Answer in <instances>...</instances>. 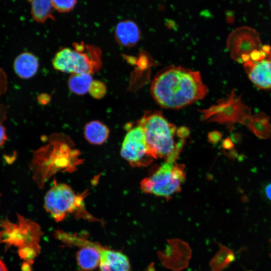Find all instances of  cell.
<instances>
[{
  "label": "cell",
  "instance_id": "obj_1",
  "mask_svg": "<svg viewBox=\"0 0 271 271\" xmlns=\"http://www.w3.org/2000/svg\"><path fill=\"white\" fill-rule=\"evenodd\" d=\"M208 92L199 72L180 66L163 68L155 76L151 95L162 108L178 109L204 98Z\"/></svg>",
  "mask_w": 271,
  "mask_h": 271
},
{
  "label": "cell",
  "instance_id": "obj_2",
  "mask_svg": "<svg viewBox=\"0 0 271 271\" xmlns=\"http://www.w3.org/2000/svg\"><path fill=\"white\" fill-rule=\"evenodd\" d=\"M147 144L156 159L175 162L179 158L189 135L185 126L177 127L158 110L147 111L138 121Z\"/></svg>",
  "mask_w": 271,
  "mask_h": 271
},
{
  "label": "cell",
  "instance_id": "obj_3",
  "mask_svg": "<svg viewBox=\"0 0 271 271\" xmlns=\"http://www.w3.org/2000/svg\"><path fill=\"white\" fill-rule=\"evenodd\" d=\"M102 52L94 45L75 42L72 48L63 47L54 55L52 64L56 70L74 74H94L102 66Z\"/></svg>",
  "mask_w": 271,
  "mask_h": 271
},
{
  "label": "cell",
  "instance_id": "obj_4",
  "mask_svg": "<svg viewBox=\"0 0 271 271\" xmlns=\"http://www.w3.org/2000/svg\"><path fill=\"white\" fill-rule=\"evenodd\" d=\"M87 195V191L77 194L68 185L55 181L44 197V208L58 222L71 214L90 221L98 220L85 208L84 199Z\"/></svg>",
  "mask_w": 271,
  "mask_h": 271
},
{
  "label": "cell",
  "instance_id": "obj_5",
  "mask_svg": "<svg viewBox=\"0 0 271 271\" xmlns=\"http://www.w3.org/2000/svg\"><path fill=\"white\" fill-rule=\"evenodd\" d=\"M186 175L183 164L165 162L151 169L148 176L141 182L140 187L146 194L169 199L181 191Z\"/></svg>",
  "mask_w": 271,
  "mask_h": 271
},
{
  "label": "cell",
  "instance_id": "obj_6",
  "mask_svg": "<svg viewBox=\"0 0 271 271\" xmlns=\"http://www.w3.org/2000/svg\"><path fill=\"white\" fill-rule=\"evenodd\" d=\"M40 228L35 222L18 215L13 223L6 219L0 223V243L19 248V254L25 259H32L38 250Z\"/></svg>",
  "mask_w": 271,
  "mask_h": 271
},
{
  "label": "cell",
  "instance_id": "obj_7",
  "mask_svg": "<svg viewBox=\"0 0 271 271\" xmlns=\"http://www.w3.org/2000/svg\"><path fill=\"white\" fill-rule=\"evenodd\" d=\"M120 155L133 167L148 166L156 159L147 144L143 128L137 123L127 130Z\"/></svg>",
  "mask_w": 271,
  "mask_h": 271
},
{
  "label": "cell",
  "instance_id": "obj_8",
  "mask_svg": "<svg viewBox=\"0 0 271 271\" xmlns=\"http://www.w3.org/2000/svg\"><path fill=\"white\" fill-rule=\"evenodd\" d=\"M259 33L254 29L242 26L231 32L227 41L231 57L239 63L250 60V55L262 48Z\"/></svg>",
  "mask_w": 271,
  "mask_h": 271
},
{
  "label": "cell",
  "instance_id": "obj_9",
  "mask_svg": "<svg viewBox=\"0 0 271 271\" xmlns=\"http://www.w3.org/2000/svg\"><path fill=\"white\" fill-rule=\"evenodd\" d=\"M212 114L214 115L213 121L231 126L236 122L241 123L245 117L250 115V108L242 102L240 96H236L233 90L228 98L215 107Z\"/></svg>",
  "mask_w": 271,
  "mask_h": 271
},
{
  "label": "cell",
  "instance_id": "obj_10",
  "mask_svg": "<svg viewBox=\"0 0 271 271\" xmlns=\"http://www.w3.org/2000/svg\"><path fill=\"white\" fill-rule=\"evenodd\" d=\"M251 81L260 89L271 88V61L262 60L253 62L250 60L243 64Z\"/></svg>",
  "mask_w": 271,
  "mask_h": 271
},
{
  "label": "cell",
  "instance_id": "obj_11",
  "mask_svg": "<svg viewBox=\"0 0 271 271\" xmlns=\"http://www.w3.org/2000/svg\"><path fill=\"white\" fill-rule=\"evenodd\" d=\"M100 271H131L127 257L121 252L103 247L100 251Z\"/></svg>",
  "mask_w": 271,
  "mask_h": 271
},
{
  "label": "cell",
  "instance_id": "obj_12",
  "mask_svg": "<svg viewBox=\"0 0 271 271\" xmlns=\"http://www.w3.org/2000/svg\"><path fill=\"white\" fill-rule=\"evenodd\" d=\"M114 37L121 46L131 47L136 45L140 38V31L137 25L132 21L119 22L114 29Z\"/></svg>",
  "mask_w": 271,
  "mask_h": 271
},
{
  "label": "cell",
  "instance_id": "obj_13",
  "mask_svg": "<svg viewBox=\"0 0 271 271\" xmlns=\"http://www.w3.org/2000/svg\"><path fill=\"white\" fill-rule=\"evenodd\" d=\"M39 67L38 58L33 54L25 52L18 55L14 61L15 73L22 79H30L37 73Z\"/></svg>",
  "mask_w": 271,
  "mask_h": 271
},
{
  "label": "cell",
  "instance_id": "obj_14",
  "mask_svg": "<svg viewBox=\"0 0 271 271\" xmlns=\"http://www.w3.org/2000/svg\"><path fill=\"white\" fill-rule=\"evenodd\" d=\"M103 247L91 242L81 247L76 254V260L79 266L84 270H92L99 264L100 251Z\"/></svg>",
  "mask_w": 271,
  "mask_h": 271
},
{
  "label": "cell",
  "instance_id": "obj_15",
  "mask_svg": "<svg viewBox=\"0 0 271 271\" xmlns=\"http://www.w3.org/2000/svg\"><path fill=\"white\" fill-rule=\"evenodd\" d=\"M258 138L267 139L271 134L269 117L265 113L260 112L247 116L241 122Z\"/></svg>",
  "mask_w": 271,
  "mask_h": 271
},
{
  "label": "cell",
  "instance_id": "obj_16",
  "mask_svg": "<svg viewBox=\"0 0 271 271\" xmlns=\"http://www.w3.org/2000/svg\"><path fill=\"white\" fill-rule=\"evenodd\" d=\"M84 134L86 140L89 143L96 145H101L108 139L109 129L102 122L92 120L85 124Z\"/></svg>",
  "mask_w": 271,
  "mask_h": 271
},
{
  "label": "cell",
  "instance_id": "obj_17",
  "mask_svg": "<svg viewBox=\"0 0 271 271\" xmlns=\"http://www.w3.org/2000/svg\"><path fill=\"white\" fill-rule=\"evenodd\" d=\"M93 81L91 74L86 73L71 74L67 80L68 86L73 93L83 95L88 92Z\"/></svg>",
  "mask_w": 271,
  "mask_h": 271
},
{
  "label": "cell",
  "instance_id": "obj_18",
  "mask_svg": "<svg viewBox=\"0 0 271 271\" xmlns=\"http://www.w3.org/2000/svg\"><path fill=\"white\" fill-rule=\"evenodd\" d=\"M31 5V13L37 22L44 23L49 19H54L52 15V0H28Z\"/></svg>",
  "mask_w": 271,
  "mask_h": 271
},
{
  "label": "cell",
  "instance_id": "obj_19",
  "mask_svg": "<svg viewBox=\"0 0 271 271\" xmlns=\"http://www.w3.org/2000/svg\"><path fill=\"white\" fill-rule=\"evenodd\" d=\"M106 92L107 87L103 82L93 80L88 90V93L93 98L100 99L105 95Z\"/></svg>",
  "mask_w": 271,
  "mask_h": 271
},
{
  "label": "cell",
  "instance_id": "obj_20",
  "mask_svg": "<svg viewBox=\"0 0 271 271\" xmlns=\"http://www.w3.org/2000/svg\"><path fill=\"white\" fill-rule=\"evenodd\" d=\"M77 0H52L53 7L61 13L68 12L72 10Z\"/></svg>",
  "mask_w": 271,
  "mask_h": 271
},
{
  "label": "cell",
  "instance_id": "obj_21",
  "mask_svg": "<svg viewBox=\"0 0 271 271\" xmlns=\"http://www.w3.org/2000/svg\"><path fill=\"white\" fill-rule=\"evenodd\" d=\"M267 56L266 53L261 49L253 51L250 55V60L253 62H258L263 60Z\"/></svg>",
  "mask_w": 271,
  "mask_h": 271
},
{
  "label": "cell",
  "instance_id": "obj_22",
  "mask_svg": "<svg viewBox=\"0 0 271 271\" xmlns=\"http://www.w3.org/2000/svg\"><path fill=\"white\" fill-rule=\"evenodd\" d=\"M37 100L41 104L47 105L51 101V96L48 94L43 93L38 95Z\"/></svg>",
  "mask_w": 271,
  "mask_h": 271
},
{
  "label": "cell",
  "instance_id": "obj_23",
  "mask_svg": "<svg viewBox=\"0 0 271 271\" xmlns=\"http://www.w3.org/2000/svg\"><path fill=\"white\" fill-rule=\"evenodd\" d=\"M7 139V137L6 128L0 122V148L6 142Z\"/></svg>",
  "mask_w": 271,
  "mask_h": 271
},
{
  "label": "cell",
  "instance_id": "obj_24",
  "mask_svg": "<svg viewBox=\"0 0 271 271\" xmlns=\"http://www.w3.org/2000/svg\"><path fill=\"white\" fill-rule=\"evenodd\" d=\"M263 194L265 198L271 202V182L267 184L263 188Z\"/></svg>",
  "mask_w": 271,
  "mask_h": 271
},
{
  "label": "cell",
  "instance_id": "obj_25",
  "mask_svg": "<svg viewBox=\"0 0 271 271\" xmlns=\"http://www.w3.org/2000/svg\"><path fill=\"white\" fill-rule=\"evenodd\" d=\"M223 147L226 150H230L233 148L234 144L230 139L227 138L223 142Z\"/></svg>",
  "mask_w": 271,
  "mask_h": 271
},
{
  "label": "cell",
  "instance_id": "obj_26",
  "mask_svg": "<svg viewBox=\"0 0 271 271\" xmlns=\"http://www.w3.org/2000/svg\"><path fill=\"white\" fill-rule=\"evenodd\" d=\"M221 138V134L219 132H214L211 134V140L214 142H218L220 139Z\"/></svg>",
  "mask_w": 271,
  "mask_h": 271
},
{
  "label": "cell",
  "instance_id": "obj_27",
  "mask_svg": "<svg viewBox=\"0 0 271 271\" xmlns=\"http://www.w3.org/2000/svg\"><path fill=\"white\" fill-rule=\"evenodd\" d=\"M0 271H8L6 264L1 259H0Z\"/></svg>",
  "mask_w": 271,
  "mask_h": 271
},
{
  "label": "cell",
  "instance_id": "obj_28",
  "mask_svg": "<svg viewBox=\"0 0 271 271\" xmlns=\"http://www.w3.org/2000/svg\"><path fill=\"white\" fill-rule=\"evenodd\" d=\"M268 59L271 61V52L267 55Z\"/></svg>",
  "mask_w": 271,
  "mask_h": 271
},
{
  "label": "cell",
  "instance_id": "obj_29",
  "mask_svg": "<svg viewBox=\"0 0 271 271\" xmlns=\"http://www.w3.org/2000/svg\"><path fill=\"white\" fill-rule=\"evenodd\" d=\"M270 7H271V2H270Z\"/></svg>",
  "mask_w": 271,
  "mask_h": 271
},
{
  "label": "cell",
  "instance_id": "obj_30",
  "mask_svg": "<svg viewBox=\"0 0 271 271\" xmlns=\"http://www.w3.org/2000/svg\"><path fill=\"white\" fill-rule=\"evenodd\" d=\"M0 196H1V194H0Z\"/></svg>",
  "mask_w": 271,
  "mask_h": 271
}]
</instances>
